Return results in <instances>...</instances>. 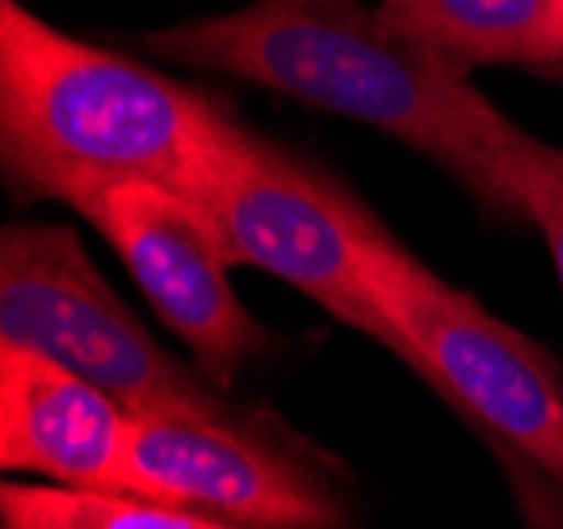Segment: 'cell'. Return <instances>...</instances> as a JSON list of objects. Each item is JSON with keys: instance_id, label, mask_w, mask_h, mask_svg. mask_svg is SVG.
Wrapping results in <instances>:
<instances>
[{"instance_id": "cell-1", "label": "cell", "mask_w": 563, "mask_h": 529, "mask_svg": "<svg viewBox=\"0 0 563 529\" xmlns=\"http://www.w3.org/2000/svg\"><path fill=\"white\" fill-rule=\"evenodd\" d=\"M143 46L177 68L219 71L299 106L366 122L421 152L496 214H517L509 161L526 131L467 71L399 34L362 0H253L189 18Z\"/></svg>"}, {"instance_id": "cell-2", "label": "cell", "mask_w": 563, "mask_h": 529, "mask_svg": "<svg viewBox=\"0 0 563 529\" xmlns=\"http://www.w3.org/2000/svg\"><path fill=\"white\" fill-rule=\"evenodd\" d=\"M235 131L207 92L0 0V168L22 202L80 210L118 185L189 198Z\"/></svg>"}, {"instance_id": "cell-3", "label": "cell", "mask_w": 563, "mask_h": 529, "mask_svg": "<svg viewBox=\"0 0 563 529\" xmlns=\"http://www.w3.org/2000/svg\"><path fill=\"white\" fill-rule=\"evenodd\" d=\"M366 286L408 345V370L442 395L500 459L563 492V374L534 341L450 286L383 228Z\"/></svg>"}, {"instance_id": "cell-4", "label": "cell", "mask_w": 563, "mask_h": 529, "mask_svg": "<svg viewBox=\"0 0 563 529\" xmlns=\"http://www.w3.org/2000/svg\"><path fill=\"white\" fill-rule=\"evenodd\" d=\"M0 341L68 366L131 416L257 420L173 357L97 274L76 231L55 223H9L0 235Z\"/></svg>"}, {"instance_id": "cell-5", "label": "cell", "mask_w": 563, "mask_h": 529, "mask_svg": "<svg viewBox=\"0 0 563 529\" xmlns=\"http://www.w3.org/2000/svg\"><path fill=\"white\" fill-rule=\"evenodd\" d=\"M189 202L207 214L232 265H253L303 290L332 320L408 366L404 337L366 286L383 223L336 181L240 126Z\"/></svg>"}, {"instance_id": "cell-6", "label": "cell", "mask_w": 563, "mask_h": 529, "mask_svg": "<svg viewBox=\"0 0 563 529\" xmlns=\"http://www.w3.org/2000/svg\"><path fill=\"white\" fill-rule=\"evenodd\" d=\"M122 492L244 529H345L350 508L320 471L257 420L131 416Z\"/></svg>"}, {"instance_id": "cell-7", "label": "cell", "mask_w": 563, "mask_h": 529, "mask_svg": "<svg viewBox=\"0 0 563 529\" xmlns=\"http://www.w3.org/2000/svg\"><path fill=\"white\" fill-rule=\"evenodd\" d=\"M80 214L110 240L143 299L214 387L228 392L235 374L274 345L269 328L240 302L235 265L189 198L161 185H118L85 202Z\"/></svg>"}, {"instance_id": "cell-8", "label": "cell", "mask_w": 563, "mask_h": 529, "mask_svg": "<svg viewBox=\"0 0 563 529\" xmlns=\"http://www.w3.org/2000/svg\"><path fill=\"white\" fill-rule=\"evenodd\" d=\"M131 412L43 353L0 341V466L47 484L122 492Z\"/></svg>"}, {"instance_id": "cell-9", "label": "cell", "mask_w": 563, "mask_h": 529, "mask_svg": "<svg viewBox=\"0 0 563 529\" xmlns=\"http://www.w3.org/2000/svg\"><path fill=\"white\" fill-rule=\"evenodd\" d=\"M375 9L467 76L496 64L547 76L563 59V0H378Z\"/></svg>"}, {"instance_id": "cell-10", "label": "cell", "mask_w": 563, "mask_h": 529, "mask_svg": "<svg viewBox=\"0 0 563 529\" xmlns=\"http://www.w3.org/2000/svg\"><path fill=\"white\" fill-rule=\"evenodd\" d=\"M0 529H244L189 508H173L131 492H93L64 484L0 487Z\"/></svg>"}, {"instance_id": "cell-11", "label": "cell", "mask_w": 563, "mask_h": 529, "mask_svg": "<svg viewBox=\"0 0 563 529\" xmlns=\"http://www.w3.org/2000/svg\"><path fill=\"white\" fill-rule=\"evenodd\" d=\"M509 185H514L517 214L542 231L563 290V147L526 135V143L509 161Z\"/></svg>"}, {"instance_id": "cell-12", "label": "cell", "mask_w": 563, "mask_h": 529, "mask_svg": "<svg viewBox=\"0 0 563 529\" xmlns=\"http://www.w3.org/2000/svg\"><path fill=\"white\" fill-rule=\"evenodd\" d=\"M547 80H560V85H563V59H560V64H555L551 71H547Z\"/></svg>"}]
</instances>
